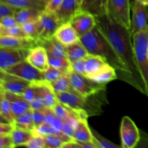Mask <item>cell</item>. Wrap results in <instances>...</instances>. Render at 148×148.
Returning a JSON list of instances; mask_svg holds the SVG:
<instances>
[{"mask_svg": "<svg viewBox=\"0 0 148 148\" xmlns=\"http://www.w3.org/2000/svg\"><path fill=\"white\" fill-rule=\"evenodd\" d=\"M69 23L80 38L96 26V19L93 14L79 10Z\"/></svg>", "mask_w": 148, "mask_h": 148, "instance_id": "13", "label": "cell"}, {"mask_svg": "<svg viewBox=\"0 0 148 148\" xmlns=\"http://www.w3.org/2000/svg\"><path fill=\"white\" fill-rule=\"evenodd\" d=\"M3 71L10 75L23 78L33 83H38L45 81L43 72L34 67L27 60L23 61L14 66Z\"/></svg>", "mask_w": 148, "mask_h": 148, "instance_id": "8", "label": "cell"}, {"mask_svg": "<svg viewBox=\"0 0 148 148\" xmlns=\"http://www.w3.org/2000/svg\"><path fill=\"white\" fill-rule=\"evenodd\" d=\"M53 36L65 46H69L79 40V36L69 23L61 25Z\"/></svg>", "mask_w": 148, "mask_h": 148, "instance_id": "17", "label": "cell"}, {"mask_svg": "<svg viewBox=\"0 0 148 148\" xmlns=\"http://www.w3.org/2000/svg\"><path fill=\"white\" fill-rule=\"evenodd\" d=\"M147 58H148V46H147Z\"/></svg>", "mask_w": 148, "mask_h": 148, "instance_id": "51", "label": "cell"}, {"mask_svg": "<svg viewBox=\"0 0 148 148\" xmlns=\"http://www.w3.org/2000/svg\"><path fill=\"white\" fill-rule=\"evenodd\" d=\"M14 17H5L3 18H0V27H10L17 25Z\"/></svg>", "mask_w": 148, "mask_h": 148, "instance_id": "46", "label": "cell"}, {"mask_svg": "<svg viewBox=\"0 0 148 148\" xmlns=\"http://www.w3.org/2000/svg\"><path fill=\"white\" fill-rule=\"evenodd\" d=\"M131 7L130 0H108L107 15L114 23L130 30Z\"/></svg>", "mask_w": 148, "mask_h": 148, "instance_id": "5", "label": "cell"}, {"mask_svg": "<svg viewBox=\"0 0 148 148\" xmlns=\"http://www.w3.org/2000/svg\"><path fill=\"white\" fill-rule=\"evenodd\" d=\"M38 46H41L46 49L49 56L68 59L66 46L59 42L54 36L40 41Z\"/></svg>", "mask_w": 148, "mask_h": 148, "instance_id": "19", "label": "cell"}, {"mask_svg": "<svg viewBox=\"0 0 148 148\" xmlns=\"http://www.w3.org/2000/svg\"><path fill=\"white\" fill-rule=\"evenodd\" d=\"M15 127V124L12 123H1L0 124V135L11 134Z\"/></svg>", "mask_w": 148, "mask_h": 148, "instance_id": "45", "label": "cell"}, {"mask_svg": "<svg viewBox=\"0 0 148 148\" xmlns=\"http://www.w3.org/2000/svg\"><path fill=\"white\" fill-rule=\"evenodd\" d=\"M85 76L90 77L91 76L96 74L99 70H101L107 62L103 58L95 55L89 54L85 59Z\"/></svg>", "mask_w": 148, "mask_h": 148, "instance_id": "24", "label": "cell"}, {"mask_svg": "<svg viewBox=\"0 0 148 148\" xmlns=\"http://www.w3.org/2000/svg\"><path fill=\"white\" fill-rule=\"evenodd\" d=\"M133 43L137 64L145 87L146 95L148 97V30L134 34L133 36Z\"/></svg>", "mask_w": 148, "mask_h": 148, "instance_id": "4", "label": "cell"}, {"mask_svg": "<svg viewBox=\"0 0 148 148\" xmlns=\"http://www.w3.org/2000/svg\"><path fill=\"white\" fill-rule=\"evenodd\" d=\"M39 22L40 33L37 40L38 45L40 41L53 37L58 27L61 25L55 13L46 12L44 10L40 14Z\"/></svg>", "mask_w": 148, "mask_h": 148, "instance_id": "12", "label": "cell"}, {"mask_svg": "<svg viewBox=\"0 0 148 148\" xmlns=\"http://www.w3.org/2000/svg\"><path fill=\"white\" fill-rule=\"evenodd\" d=\"M40 1H42V2H43V4H44V5H45V6H46V4H48V3H49V1H51V0H40Z\"/></svg>", "mask_w": 148, "mask_h": 148, "instance_id": "50", "label": "cell"}, {"mask_svg": "<svg viewBox=\"0 0 148 148\" xmlns=\"http://www.w3.org/2000/svg\"><path fill=\"white\" fill-rule=\"evenodd\" d=\"M0 36L27 37L23 32L21 25L19 24H17L10 27H0Z\"/></svg>", "mask_w": 148, "mask_h": 148, "instance_id": "35", "label": "cell"}, {"mask_svg": "<svg viewBox=\"0 0 148 148\" xmlns=\"http://www.w3.org/2000/svg\"><path fill=\"white\" fill-rule=\"evenodd\" d=\"M0 147L1 148H12L14 147L12 138L11 134L0 135Z\"/></svg>", "mask_w": 148, "mask_h": 148, "instance_id": "44", "label": "cell"}, {"mask_svg": "<svg viewBox=\"0 0 148 148\" xmlns=\"http://www.w3.org/2000/svg\"><path fill=\"white\" fill-rule=\"evenodd\" d=\"M43 74L45 81L49 82V83L54 82L64 75L63 72H62L60 70L56 69V68L52 67V66H50L45 72H43Z\"/></svg>", "mask_w": 148, "mask_h": 148, "instance_id": "39", "label": "cell"}, {"mask_svg": "<svg viewBox=\"0 0 148 148\" xmlns=\"http://www.w3.org/2000/svg\"><path fill=\"white\" fill-rule=\"evenodd\" d=\"M85 59H79L71 62V69L72 72L79 75H85Z\"/></svg>", "mask_w": 148, "mask_h": 148, "instance_id": "41", "label": "cell"}, {"mask_svg": "<svg viewBox=\"0 0 148 148\" xmlns=\"http://www.w3.org/2000/svg\"><path fill=\"white\" fill-rule=\"evenodd\" d=\"M79 40L88 53L103 58L116 71L119 79L127 82L137 90V85L126 65L118 56L105 35L97 25L92 30L79 38Z\"/></svg>", "mask_w": 148, "mask_h": 148, "instance_id": "2", "label": "cell"}, {"mask_svg": "<svg viewBox=\"0 0 148 148\" xmlns=\"http://www.w3.org/2000/svg\"><path fill=\"white\" fill-rule=\"evenodd\" d=\"M14 147L25 146L34 136L33 131L15 127L11 134Z\"/></svg>", "mask_w": 148, "mask_h": 148, "instance_id": "25", "label": "cell"}, {"mask_svg": "<svg viewBox=\"0 0 148 148\" xmlns=\"http://www.w3.org/2000/svg\"><path fill=\"white\" fill-rule=\"evenodd\" d=\"M108 0H83L80 10L95 17L107 14Z\"/></svg>", "mask_w": 148, "mask_h": 148, "instance_id": "21", "label": "cell"}, {"mask_svg": "<svg viewBox=\"0 0 148 148\" xmlns=\"http://www.w3.org/2000/svg\"><path fill=\"white\" fill-rule=\"evenodd\" d=\"M26 60L41 72H45L50 67L49 55L46 49L41 46H38L30 49Z\"/></svg>", "mask_w": 148, "mask_h": 148, "instance_id": "14", "label": "cell"}, {"mask_svg": "<svg viewBox=\"0 0 148 148\" xmlns=\"http://www.w3.org/2000/svg\"><path fill=\"white\" fill-rule=\"evenodd\" d=\"M90 78L100 84L106 85L109 82L118 79V75L116 69L111 65L107 64L101 70L98 71L96 74L91 76Z\"/></svg>", "mask_w": 148, "mask_h": 148, "instance_id": "23", "label": "cell"}, {"mask_svg": "<svg viewBox=\"0 0 148 148\" xmlns=\"http://www.w3.org/2000/svg\"><path fill=\"white\" fill-rule=\"evenodd\" d=\"M33 132L34 134H38V135L40 136H44L49 134H59L63 133L62 132L59 131V130H56V128L52 127L51 124H49V123L47 122L43 123V124L40 125L39 127H36V128L33 130Z\"/></svg>", "mask_w": 148, "mask_h": 148, "instance_id": "37", "label": "cell"}, {"mask_svg": "<svg viewBox=\"0 0 148 148\" xmlns=\"http://www.w3.org/2000/svg\"><path fill=\"white\" fill-rule=\"evenodd\" d=\"M80 10L77 0H63L61 7L56 12L60 25L69 23L79 10Z\"/></svg>", "mask_w": 148, "mask_h": 148, "instance_id": "16", "label": "cell"}, {"mask_svg": "<svg viewBox=\"0 0 148 148\" xmlns=\"http://www.w3.org/2000/svg\"><path fill=\"white\" fill-rule=\"evenodd\" d=\"M44 138L45 145L47 148H61L65 143L73 140L74 139L64 133L62 134H49L43 136Z\"/></svg>", "mask_w": 148, "mask_h": 148, "instance_id": "27", "label": "cell"}, {"mask_svg": "<svg viewBox=\"0 0 148 148\" xmlns=\"http://www.w3.org/2000/svg\"><path fill=\"white\" fill-rule=\"evenodd\" d=\"M63 0H51L46 6L44 11L49 13H56L61 7Z\"/></svg>", "mask_w": 148, "mask_h": 148, "instance_id": "43", "label": "cell"}, {"mask_svg": "<svg viewBox=\"0 0 148 148\" xmlns=\"http://www.w3.org/2000/svg\"><path fill=\"white\" fill-rule=\"evenodd\" d=\"M49 62L50 66L59 69L64 74L69 75L72 72L71 62L68 59L49 56Z\"/></svg>", "mask_w": 148, "mask_h": 148, "instance_id": "32", "label": "cell"}, {"mask_svg": "<svg viewBox=\"0 0 148 148\" xmlns=\"http://www.w3.org/2000/svg\"><path fill=\"white\" fill-rule=\"evenodd\" d=\"M132 14L131 17L130 32L134 36L139 32L148 30L147 7L134 0L132 5Z\"/></svg>", "mask_w": 148, "mask_h": 148, "instance_id": "10", "label": "cell"}, {"mask_svg": "<svg viewBox=\"0 0 148 148\" xmlns=\"http://www.w3.org/2000/svg\"><path fill=\"white\" fill-rule=\"evenodd\" d=\"M0 98H1L0 99V116L9 122L14 124L15 117L13 114L11 106L8 100L5 98L4 94L1 92Z\"/></svg>", "mask_w": 148, "mask_h": 148, "instance_id": "30", "label": "cell"}, {"mask_svg": "<svg viewBox=\"0 0 148 148\" xmlns=\"http://www.w3.org/2000/svg\"><path fill=\"white\" fill-rule=\"evenodd\" d=\"M18 10L19 8L0 1V18L5 17H14Z\"/></svg>", "mask_w": 148, "mask_h": 148, "instance_id": "38", "label": "cell"}, {"mask_svg": "<svg viewBox=\"0 0 148 148\" xmlns=\"http://www.w3.org/2000/svg\"><path fill=\"white\" fill-rule=\"evenodd\" d=\"M121 147L134 148L137 147L141 135L135 123L129 116H124L120 126Z\"/></svg>", "mask_w": 148, "mask_h": 148, "instance_id": "7", "label": "cell"}, {"mask_svg": "<svg viewBox=\"0 0 148 148\" xmlns=\"http://www.w3.org/2000/svg\"><path fill=\"white\" fill-rule=\"evenodd\" d=\"M19 9L37 8L44 10L45 5L40 0H0Z\"/></svg>", "mask_w": 148, "mask_h": 148, "instance_id": "28", "label": "cell"}, {"mask_svg": "<svg viewBox=\"0 0 148 148\" xmlns=\"http://www.w3.org/2000/svg\"><path fill=\"white\" fill-rule=\"evenodd\" d=\"M23 32L28 38L37 41L40 33V25L39 20L30 22L21 25Z\"/></svg>", "mask_w": 148, "mask_h": 148, "instance_id": "33", "label": "cell"}, {"mask_svg": "<svg viewBox=\"0 0 148 148\" xmlns=\"http://www.w3.org/2000/svg\"><path fill=\"white\" fill-rule=\"evenodd\" d=\"M50 84L55 93L66 92L72 88L69 75H66V74H64L59 79H56L54 82H51Z\"/></svg>", "mask_w": 148, "mask_h": 148, "instance_id": "31", "label": "cell"}, {"mask_svg": "<svg viewBox=\"0 0 148 148\" xmlns=\"http://www.w3.org/2000/svg\"><path fill=\"white\" fill-rule=\"evenodd\" d=\"M30 103L32 110H41V111H44L46 108H48L46 106V105H45L44 102H43V100L42 98H36V100L32 101Z\"/></svg>", "mask_w": 148, "mask_h": 148, "instance_id": "47", "label": "cell"}, {"mask_svg": "<svg viewBox=\"0 0 148 148\" xmlns=\"http://www.w3.org/2000/svg\"><path fill=\"white\" fill-rule=\"evenodd\" d=\"M147 15H148V6H147Z\"/></svg>", "mask_w": 148, "mask_h": 148, "instance_id": "52", "label": "cell"}, {"mask_svg": "<svg viewBox=\"0 0 148 148\" xmlns=\"http://www.w3.org/2000/svg\"><path fill=\"white\" fill-rule=\"evenodd\" d=\"M137 1H138L139 2L143 4V5L147 6V7L148 6V0H137Z\"/></svg>", "mask_w": 148, "mask_h": 148, "instance_id": "48", "label": "cell"}, {"mask_svg": "<svg viewBox=\"0 0 148 148\" xmlns=\"http://www.w3.org/2000/svg\"><path fill=\"white\" fill-rule=\"evenodd\" d=\"M92 135L94 137V144L97 148H120L121 146L114 144L112 142L109 141L107 139L104 138L99 133L94 130H92Z\"/></svg>", "mask_w": 148, "mask_h": 148, "instance_id": "36", "label": "cell"}, {"mask_svg": "<svg viewBox=\"0 0 148 148\" xmlns=\"http://www.w3.org/2000/svg\"><path fill=\"white\" fill-rule=\"evenodd\" d=\"M106 90L88 97H85L75 91L73 88L66 92L56 93L58 101L64 105L79 111H84L88 116L100 114L101 106L103 104L104 98L98 97Z\"/></svg>", "mask_w": 148, "mask_h": 148, "instance_id": "3", "label": "cell"}, {"mask_svg": "<svg viewBox=\"0 0 148 148\" xmlns=\"http://www.w3.org/2000/svg\"><path fill=\"white\" fill-rule=\"evenodd\" d=\"M69 78L72 88L85 97L90 96L106 90V85L95 82L85 75L72 72L69 74Z\"/></svg>", "mask_w": 148, "mask_h": 148, "instance_id": "6", "label": "cell"}, {"mask_svg": "<svg viewBox=\"0 0 148 148\" xmlns=\"http://www.w3.org/2000/svg\"><path fill=\"white\" fill-rule=\"evenodd\" d=\"M37 41L28 37L0 36V47L14 48L18 49H30L38 46Z\"/></svg>", "mask_w": 148, "mask_h": 148, "instance_id": "15", "label": "cell"}, {"mask_svg": "<svg viewBox=\"0 0 148 148\" xmlns=\"http://www.w3.org/2000/svg\"><path fill=\"white\" fill-rule=\"evenodd\" d=\"M72 138L77 142L91 143L94 144V137L92 130L88 126V119L78 120Z\"/></svg>", "mask_w": 148, "mask_h": 148, "instance_id": "20", "label": "cell"}, {"mask_svg": "<svg viewBox=\"0 0 148 148\" xmlns=\"http://www.w3.org/2000/svg\"><path fill=\"white\" fill-rule=\"evenodd\" d=\"M1 92L4 94L5 98L10 102L13 114H14L15 119L18 117L19 116L24 114L26 111L31 109L30 103L25 99L23 95L12 93V92H4L2 90H1Z\"/></svg>", "mask_w": 148, "mask_h": 148, "instance_id": "18", "label": "cell"}, {"mask_svg": "<svg viewBox=\"0 0 148 148\" xmlns=\"http://www.w3.org/2000/svg\"><path fill=\"white\" fill-rule=\"evenodd\" d=\"M25 147L28 148H46L44 138L43 136L34 134L33 138Z\"/></svg>", "mask_w": 148, "mask_h": 148, "instance_id": "40", "label": "cell"}, {"mask_svg": "<svg viewBox=\"0 0 148 148\" xmlns=\"http://www.w3.org/2000/svg\"><path fill=\"white\" fill-rule=\"evenodd\" d=\"M30 50L0 47V70H5L26 60Z\"/></svg>", "mask_w": 148, "mask_h": 148, "instance_id": "11", "label": "cell"}, {"mask_svg": "<svg viewBox=\"0 0 148 148\" xmlns=\"http://www.w3.org/2000/svg\"><path fill=\"white\" fill-rule=\"evenodd\" d=\"M96 25L108 41L123 63L131 72L137 85V90L146 95V89L140 76L134 53L133 36L130 30L111 21L107 14L95 17Z\"/></svg>", "mask_w": 148, "mask_h": 148, "instance_id": "1", "label": "cell"}, {"mask_svg": "<svg viewBox=\"0 0 148 148\" xmlns=\"http://www.w3.org/2000/svg\"><path fill=\"white\" fill-rule=\"evenodd\" d=\"M44 10L37 8H23L19 9L14 14V18L17 24L23 25L30 22L39 20L41 13Z\"/></svg>", "mask_w": 148, "mask_h": 148, "instance_id": "22", "label": "cell"}, {"mask_svg": "<svg viewBox=\"0 0 148 148\" xmlns=\"http://www.w3.org/2000/svg\"><path fill=\"white\" fill-rule=\"evenodd\" d=\"M0 88L4 92L23 95L33 82L0 70Z\"/></svg>", "mask_w": 148, "mask_h": 148, "instance_id": "9", "label": "cell"}, {"mask_svg": "<svg viewBox=\"0 0 148 148\" xmlns=\"http://www.w3.org/2000/svg\"><path fill=\"white\" fill-rule=\"evenodd\" d=\"M14 124H15L16 127H20V128L33 131L35 129V124L33 117V110H29L22 115L17 117L15 119Z\"/></svg>", "mask_w": 148, "mask_h": 148, "instance_id": "29", "label": "cell"}, {"mask_svg": "<svg viewBox=\"0 0 148 148\" xmlns=\"http://www.w3.org/2000/svg\"><path fill=\"white\" fill-rule=\"evenodd\" d=\"M77 2L78 5H79V8L81 7V5H82V2H83V0H77Z\"/></svg>", "mask_w": 148, "mask_h": 148, "instance_id": "49", "label": "cell"}, {"mask_svg": "<svg viewBox=\"0 0 148 148\" xmlns=\"http://www.w3.org/2000/svg\"><path fill=\"white\" fill-rule=\"evenodd\" d=\"M66 52H67V58L70 62H73L79 59H85L87 56H89L88 51L80 40L70 46H66Z\"/></svg>", "mask_w": 148, "mask_h": 148, "instance_id": "26", "label": "cell"}, {"mask_svg": "<svg viewBox=\"0 0 148 148\" xmlns=\"http://www.w3.org/2000/svg\"><path fill=\"white\" fill-rule=\"evenodd\" d=\"M45 113H46V122L49 123L52 127L62 132V128L64 126L66 121L57 116L52 108H46L45 110Z\"/></svg>", "mask_w": 148, "mask_h": 148, "instance_id": "34", "label": "cell"}, {"mask_svg": "<svg viewBox=\"0 0 148 148\" xmlns=\"http://www.w3.org/2000/svg\"><path fill=\"white\" fill-rule=\"evenodd\" d=\"M33 117L34 121L35 128L46 122V116L44 111L41 110H33Z\"/></svg>", "mask_w": 148, "mask_h": 148, "instance_id": "42", "label": "cell"}]
</instances>
